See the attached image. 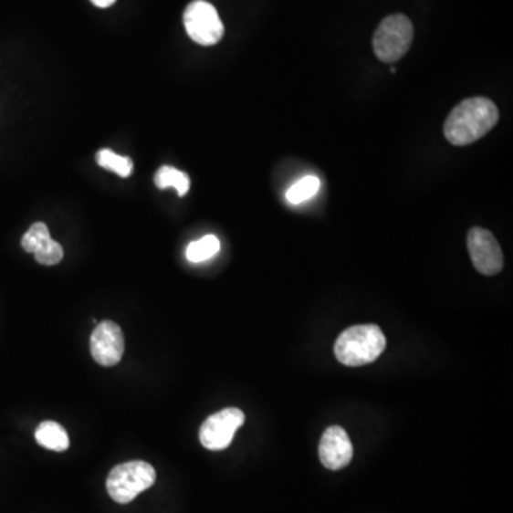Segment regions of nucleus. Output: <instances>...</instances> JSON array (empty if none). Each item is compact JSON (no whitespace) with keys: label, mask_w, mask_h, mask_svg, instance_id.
Returning a JSON list of instances; mask_svg holds the SVG:
<instances>
[{"label":"nucleus","mask_w":513,"mask_h":513,"mask_svg":"<svg viewBox=\"0 0 513 513\" xmlns=\"http://www.w3.org/2000/svg\"><path fill=\"white\" fill-rule=\"evenodd\" d=\"M499 110L487 98L465 99L449 113L444 134L454 146H468L497 126Z\"/></svg>","instance_id":"obj_1"},{"label":"nucleus","mask_w":513,"mask_h":513,"mask_svg":"<svg viewBox=\"0 0 513 513\" xmlns=\"http://www.w3.org/2000/svg\"><path fill=\"white\" fill-rule=\"evenodd\" d=\"M385 347L387 338L378 325H355L338 337L334 352L341 364L362 367L377 361Z\"/></svg>","instance_id":"obj_2"},{"label":"nucleus","mask_w":513,"mask_h":513,"mask_svg":"<svg viewBox=\"0 0 513 513\" xmlns=\"http://www.w3.org/2000/svg\"><path fill=\"white\" fill-rule=\"evenodd\" d=\"M154 482L156 471L152 465L143 461H131L111 469L106 487L111 499L124 505L136 499L150 487H153Z\"/></svg>","instance_id":"obj_3"},{"label":"nucleus","mask_w":513,"mask_h":513,"mask_svg":"<svg viewBox=\"0 0 513 513\" xmlns=\"http://www.w3.org/2000/svg\"><path fill=\"white\" fill-rule=\"evenodd\" d=\"M414 40V25L405 15H391L375 30L372 46L378 59L393 63L403 59Z\"/></svg>","instance_id":"obj_4"},{"label":"nucleus","mask_w":513,"mask_h":513,"mask_svg":"<svg viewBox=\"0 0 513 513\" xmlns=\"http://www.w3.org/2000/svg\"><path fill=\"white\" fill-rule=\"evenodd\" d=\"M184 27L189 37L202 46H213L225 37V25L212 4L195 0L185 7Z\"/></svg>","instance_id":"obj_5"},{"label":"nucleus","mask_w":513,"mask_h":513,"mask_svg":"<svg viewBox=\"0 0 513 513\" xmlns=\"http://www.w3.org/2000/svg\"><path fill=\"white\" fill-rule=\"evenodd\" d=\"M246 423V415L238 408H225L215 415L208 416L200 428V442L210 451L228 448L236 433Z\"/></svg>","instance_id":"obj_6"},{"label":"nucleus","mask_w":513,"mask_h":513,"mask_svg":"<svg viewBox=\"0 0 513 513\" xmlns=\"http://www.w3.org/2000/svg\"><path fill=\"white\" fill-rule=\"evenodd\" d=\"M472 264L484 276H497L504 268V253L491 231L474 227L468 233Z\"/></svg>","instance_id":"obj_7"},{"label":"nucleus","mask_w":513,"mask_h":513,"mask_svg":"<svg viewBox=\"0 0 513 513\" xmlns=\"http://www.w3.org/2000/svg\"><path fill=\"white\" fill-rule=\"evenodd\" d=\"M91 357L103 367H113L124 354V335L120 327L103 321L96 327L90 338Z\"/></svg>","instance_id":"obj_8"},{"label":"nucleus","mask_w":513,"mask_h":513,"mask_svg":"<svg viewBox=\"0 0 513 513\" xmlns=\"http://www.w3.org/2000/svg\"><path fill=\"white\" fill-rule=\"evenodd\" d=\"M319 459L325 468L340 471L351 462L354 449L347 431L341 426L332 425L325 429L319 442Z\"/></svg>","instance_id":"obj_9"},{"label":"nucleus","mask_w":513,"mask_h":513,"mask_svg":"<svg viewBox=\"0 0 513 513\" xmlns=\"http://www.w3.org/2000/svg\"><path fill=\"white\" fill-rule=\"evenodd\" d=\"M35 438H37L39 445L50 449V451L65 452L70 445L66 429L55 421H45V423L40 424L37 426Z\"/></svg>","instance_id":"obj_10"},{"label":"nucleus","mask_w":513,"mask_h":513,"mask_svg":"<svg viewBox=\"0 0 513 513\" xmlns=\"http://www.w3.org/2000/svg\"><path fill=\"white\" fill-rule=\"evenodd\" d=\"M154 183L160 190H166L173 187L179 193L180 197L187 194L190 190V177L185 173L174 169V167L162 166L154 176Z\"/></svg>","instance_id":"obj_11"},{"label":"nucleus","mask_w":513,"mask_h":513,"mask_svg":"<svg viewBox=\"0 0 513 513\" xmlns=\"http://www.w3.org/2000/svg\"><path fill=\"white\" fill-rule=\"evenodd\" d=\"M220 240L215 236H205L189 244V247L185 250V256L190 263H203L213 258L220 251Z\"/></svg>","instance_id":"obj_12"},{"label":"nucleus","mask_w":513,"mask_h":513,"mask_svg":"<svg viewBox=\"0 0 513 513\" xmlns=\"http://www.w3.org/2000/svg\"><path fill=\"white\" fill-rule=\"evenodd\" d=\"M96 160H98L99 166L116 173L118 176L123 177V179L131 176V173H133L134 166L131 157L119 156L110 149H101L96 156Z\"/></svg>","instance_id":"obj_13"},{"label":"nucleus","mask_w":513,"mask_h":513,"mask_svg":"<svg viewBox=\"0 0 513 513\" xmlns=\"http://www.w3.org/2000/svg\"><path fill=\"white\" fill-rule=\"evenodd\" d=\"M319 177L307 176L289 187L288 192H287V200L291 204H301V203L314 197L319 193Z\"/></svg>","instance_id":"obj_14"},{"label":"nucleus","mask_w":513,"mask_h":513,"mask_svg":"<svg viewBox=\"0 0 513 513\" xmlns=\"http://www.w3.org/2000/svg\"><path fill=\"white\" fill-rule=\"evenodd\" d=\"M50 240H52V237H50L47 225H46L45 223H35V225L27 230L26 235L23 236L22 247L23 250L27 251V253L35 254Z\"/></svg>","instance_id":"obj_15"},{"label":"nucleus","mask_w":513,"mask_h":513,"mask_svg":"<svg viewBox=\"0 0 513 513\" xmlns=\"http://www.w3.org/2000/svg\"><path fill=\"white\" fill-rule=\"evenodd\" d=\"M35 258L42 266H56L63 258V247L58 241L50 240L35 253Z\"/></svg>","instance_id":"obj_16"},{"label":"nucleus","mask_w":513,"mask_h":513,"mask_svg":"<svg viewBox=\"0 0 513 513\" xmlns=\"http://www.w3.org/2000/svg\"><path fill=\"white\" fill-rule=\"evenodd\" d=\"M90 2L95 5V6L104 9V7H110L116 0H90Z\"/></svg>","instance_id":"obj_17"}]
</instances>
